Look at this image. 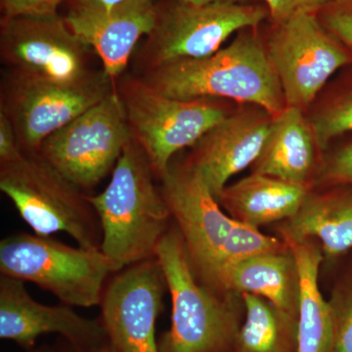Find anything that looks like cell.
Masks as SVG:
<instances>
[{
  "mask_svg": "<svg viewBox=\"0 0 352 352\" xmlns=\"http://www.w3.org/2000/svg\"><path fill=\"white\" fill-rule=\"evenodd\" d=\"M155 179L149 160L131 138L106 189L97 195L87 194L100 220L101 252L115 273L156 258L157 245L170 230L173 217Z\"/></svg>",
  "mask_w": 352,
  "mask_h": 352,
  "instance_id": "cell-1",
  "label": "cell"
},
{
  "mask_svg": "<svg viewBox=\"0 0 352 352\" xmlns=\"http://www.w3.org/2000/svg\"><path fill=\"white\" fill-rule=\"evenodd\" d=\"M139 76L171 98L232 99L273 117L287 107L267 47L254 32H243L210 56L173 62Z\"/></svg>",
  "mask_w": 352,
  "mask_h": 352,
  "instance_id": "cell-2",
  "label": "cell"
},
{
  "mask_svg": "<svg viewBox=\"0 0 352 352\" xmlns=\"http://www.w3.org/2000/svg\"><path fill=\"white\" fill-rule=\"evenodd\" d=\"M0 190L34 234L65 232L85 250H101L100 220L87 194L38 153L0 164Z\"/></svg>",
  "mask_w": 352,
  "mask_h": 352,
  "instance_id": "cell-3",
  "label": "cell"
},
{
  "mask_svg": "<svg viewBox=\"0 0 352 352\" xmlns=\"http://www.w3.org/2000/svg\"><path fill=\"white\" fill-rule=\"evenodd\" d=\"M156 258L173 303L170 328L160 352H226L234 347L240 331L235 312L197 277L177 228L164 236Z\"/></svg>",
  "mask_w": 352,
  "mask_h": 352,
  "instance_id": "cell-4",
  "label": "cell"
},
{
  "mask_svg": "<svg viewBox=\"0 0 352 352\" xmlns=\"http://www.w3.org/2000/svg\"><path fill=\"white\" fill-rule=\"evenodd\" d=\"M132 140L149 160L157 180L168 173L176 153L194 147L228 113L210 98H171L140 76L116 82Z\"/></svg>",
  "mask_w": 352,
  "mask_h": 352,
  "instance_id": "cell-5",
  "label": "cell"
},
{
  "mask_svg": "<svg viewBox=\"0 0 352 352\" xmlns=\"http://www.w3.org/2000/svg\"><path fill=\"white\" fill-rule=\"evenodd\" d=\"M0 272L36 285L63 305L89 308L100 305L106 280L115 271L101 250L20 232L0 242Z\"/></svg>",
  "mask_w": 352,
  "mask_h": 352,
  "instance_id": "cell-6",
  "label": "cell"
},
{
  "mask_svg": "<svg viewBox=\"0 0 352 352\" xmlns=\"http://www.w3.org/2000/svg\"><path fill=\"white\" fill-rule=\"evenodd\" d=\"M270 15L252 4L214 2L192 6L178 1L161 12L135 57L141 74L180 60L200 59L220 50L234 32L258 27Z\"/></svg>",
  "mask_w": 352,
  "mask_h": 352,
  "instance_id": "cell-7",
  "label": "cell"
},
{
  "mask_svg": "<svg viewBox=\"0 0 352 352\" xmlns=\"http://www.w3.org/2000/svg\"><path fill=\"white\" fill-rule=\"evenodd\" d=\"M115 89L116 82L103 69L80 83L44 82L6 71L0 87V112L13 124L22 151L34 154L48 136Z\"/></svg>",
  "mask_w": 352,
  "mask_h": 352,
  "instance_id": "cell-8",
  "label": "cell"
},
{
  "mask_svg": "<svg viewBox=\"0 0 352 352\" xmlns=\"http://www.w3.org/2000/svg\"><path fill=\"white\" fill-rule=\"evenodd\" d=\"M131 140L116 87L104 100L48 136L38 154L87 194L113 173Z\"/></svg>",
  "mask_w": 352,
  "mask_h": 352,
  "instance_id": "cell-9",
  "label": "cell"
},
{
  "mask_svg": "<svg viewBox=\"0 0 352 352\" xmlns=\"http://www.w3.org/2000/svg\"><path fill=\"white\" fill-rule=\"evenodd\" d=\"M160 182L197 277L214 293L221 292L224 252L236 219L224 214L200 173L188 163H171Z\"/></svg>",
  "mask_w": 352,
  "mask_h": 352,
  "instance_id": "cell-10",
  "label": "cell"
},
{
  "mask_svg": "<svg viewBox=\"0 0 352 352\" xmlns=\"http://www.w3.org/2000/svg\"><path fill=\"white\" fill-rule=\"evenodd\" d=\"M92 48L65 18H2L0 58L7 71L59 83H80L100 69L90 67Z\"/></svg>",
  "mask_w": 352,
  "mask_h": 352,
  "instance_id": "cell-11",
  "label": "cell"
},
{
  "mask_svg": "<svg viewBox=\"0 0 352 352\" xmlns=\"http://www.w3.org/2000/svg\"><path fill=\"white\" fill-rule=\"evenodd\" d=\"M276 25L266 46L268 54L286 105L302 110L349 58L314 13L296 14Z\"/></svg>",
  "mask_w": 352,
  "mask_h": 352,
  "instance_id": "cell-12",
  "label": "cell"
},
{
  "mask_svg": "<svg viewBox=\"0 0 352 352\" xmlns=\"http://www.w3.org/2000/svg\"><path fill=\"white\" fill-rule=\"evenodd\" d=\"M104 289L102 324L113 352H160L157 316L166 288L156 258L115 273Z\"/></svg>",
  "mask_w": 352,
  "mask_h": 352,
  "instance_id": "cell-13",
  "label": "cell"
},
{
  "mask_svg": "<svg viewBox=\"0 0 352 352\" xmlns=\"http://www.w3.org/2000/svg\"><path fill=\"white\" fill-rule=\"evenodd\" d=\"M58 333L82 352L108 344L102 321L76 314L69 305H45L34 300L25 282L0 276V338L31 349L41 335Z\"/></svg>",
  "mask_w": 352,
  "mask_h": 352,
  "instance_id": "cell-14",
  "label": "cell"
},
{
  "mask_svg": "<svg viewBox=\"0 0 352 352\" xmlns=\"http://www.w3.org/2000/svg\"><path fill=\"white\" fill-rule=\"evenodd\" d=\"M159 13L157 0H124L102 10L71 9L65 21L92 48L102 69L117 82L138 41L156 27Z\"/></svg>",
  "mask_w": 352,
  "mask_h": 352,
  "instance_id": "cell-15",
  "label": "cell"
},
{
  "mask_svg": "<svg viewBox=\"0 0 352 352\" xmlns=\"http://www.w3.org/2000/svg\"><path fill=\"white\" fill-rule=\"evenodd\" d=\"M272 119L261 108L228 115L192 147L187 163L200 173L215 198L232 176L258 160Z\"/></svg>",
  "mask_w": 352,
  "mask_h": 352,
  "instance_id": "cell-16",
  "label": "cell"
},
{
  "mask_svg": "<svg viewBox=\"0 0 352 352\" xmlns=\"http://www.w3.org/2000/svg\"><path fill=\"white\" fill-rule=\"evenodd\" d=\"M308 197L307 184L254 173L228 185L217 197L232 219L256 227L295 217Z\"/></svg>",
  "mask_w": 352,
  "mask_h": 352,
  "instance_id": "cell-17",
  "label": "cell"
},
{
  "mask_svg": "<svg viewBox=\"0 0 352 352\" xmlns=\"http://www.w3.org/2000/svg\"><path fill=\"white\" fill-rule=\"evenodd\" d=\"M316 144L302 109L286 108L274 116L254 173L285 182L307 184L314 164Z\"/></svg>",
  "mask_w": 352,
  "mask_h": 352,
  "instance_id": "cell-18",
  "label": "cell"
},
{
  "mask_svg": "<svg viewBox=\"0 0 352 352\" xmlns=\"http://www.w3.org/2000/svg\"><path fill=\"white\" fill-rule=\"evenodd\" d=\"M285 238L296 259L298 273L296 352H330L332 308L330 302L324 300L318 285L322 252L309 239Z\"/></svg>",
  "mask_w": 352,
  "mask_h": 352,
  "instance_id": "cell-19",
  "label": "cell"
},
{
  "mask_svg": "<svg viewBox=\"0 0 352 352\" xmlns=\"http://www.w3.org/2000/svg\"><path fill=\"white\" fill-rule=\"evenodd\" d=\"M227 291L261 296L298 317V273L291 250L265 252L234 264L224 279L223 292Z\"/></svg>",
  "mask_w": 352,
  "mask_h": 352,
  "instance_id": "cell-20",
  "label": "cell"
},
{
  "mask_svg": "<svg viewBox=\"0 0 352 352\" xmlns=\"http://www.w3.org/2000/svg\"><path fill=\"white\" fill-rule=\"evenodd\" d=\"M285 237L317 238L329 256L352 249V198L309 196L289 219Z\"/></svg>",
  "mask_w": 352,
  "mask_h": 352,
  "instance_id": "cell-21",
  "label": "cell"
},
{
  "mask_svg": "<svg viewBox=\"0 0 352 352\" xmlns=\"http://www.w3.org/2000/svg\"><path fill=\"white\" fill-rule=\"evenodd\" d=\"M245 319L236 340L235 352L296 351L298 317L282 311L261 296L242 294Z\"/></svg>",
  "mask_w": 352,
  "mask_h": 352,
  "instance_id": "cell-22",
  "label": "cell"
},
{
  "mask_svg": "<svg viewBox=\"0 0 352 352\" xmlns=\"http://www.w3.org/2000/svg\"><path fill=\"white\" fill-rule=\"evenodd\" d=\"M316 144L324 149L333 138L352 131V97L333 104L310 122Z\"/></svg>",
  "mask_w": 352,
  "mask_h": 352,
  "instance_id": "cell-23",
  "label": "cell"
},
{
  "mask_svg": "<svg viewBox=\"0 0 352 352\" xmlns=\"http://www.w3.org/2000/svg\"><path fill=\"white\" fill-rule=\"evenodd\" d=\"M333 340L330 352H352V289L340 300L330 302Z\"/></svg>",
  "mask_w": 352,
  "mask_h": 352,
  "instance_id": "cell-24",
  "label": "cell"
},
{
  "mask_svg": "<svg viewBox=\"0 0 352 352\" xmlns=\"http://www.w3.org/2000/svg\"><path fill=\"white\" fill-rule=\"evenodd\" d=\"M67 0H0L3 18L51 17Z\"/></svg>",
  "mask_w": 352,
  "mask_h": 352,
  "instance_id": "cell-25",
  "label": "cell"
},
{
  "mask_svg": "<svg viewBox=\"0 0 352 352\" xmlns=\"http://www.w3.org/2000/svg\"><path fill=\"white\" fill-rule=\"evenodd\" d=\"M340 1V0H265V3L275 24H279L296 14H315L317 11L335 6Z\"/></svg>",
  "mask_w": 352,
  "mask_h": 352,
  "instance_id": "cell-26",
  "label": "cell"
},
{
  "mask_svg": "<svg viewBox=\"0 0 352 352\" xmlns=\"http://www.w3.org/2000/svg\"><path fill=\"white\" fill-rule=\"evenodd\" d=\"M323 25L336 38L352 47V6L337 3L329 7L323 16Z\"/></svg>",
  "mask_w": 352,
  "mask_h": 352,
  "instance_id": "cell-27",
  "label": "cell"
},
{
  "mask_svg": "<svg viewBox=\"0 0 352 352\" xmlns=\"http://www.w3.org/2000/svg\"><path fill=\"white\" fill-rule=\"evenodd\" d=\"M23 154L13 124L6 113L0 112V164L14 161Z\"/></svg>",
  "mask_w": 352,
  "mask_h": 352,
  "instance_id": "cell-28",
  "label": "cell"
},
{
  "mask_svg": "<svg viewBox=\"0 0 352 352\" xmlns=\"http://www.w3.org/2000/svg\"><path fill=\"white\" fill-rule=\"evenodd\" d=\"M326 180L333 183H352V144L338 153L325 171Z\"/></svg>",
  "mask_w": 352,
  "mask_h": 352,
  "instance_id": "cell-29",
  "label": "cell"
},
{
  "mask_svg": "<svg viewBox=\"0 0 352 352\" xmlns=\"http://www.w3.org/2000/svg\"><path fill=\"white\" fill-rule=\"evenodd\" d=\"M124 0H71V9H92L102 10L111 8Z\"/></svg>",
  "mask_w": 352,
  "mask_h": 352,
  "instance_id": "cell-30",
  "label": "cell"
},
{
  "mask_svg": "<svg viewBox=\"0 0 352 352\" xmlns=\"http://www.w3.org/2000/svg\"><path fill=\"white\" fill-rule=\"evenodd\" d=\"M184 4L192 6H204V4L214 3V2H233V3H242L243 0H178Z\"/></svg>",
  "mask_w": 352,
  "mask_h": 352,
  "instance_id": "cell-31",
  "label": "cell"
},
{
  "mask_svg": "<svg viewBox=\"0 0 352 352\" xmlns=\"http://www.w3.org/2000/svg\"><path fill=\"white\" fill-rule=\"evenodd\" d=\"M95 352H113L111 346H109V344H106L105 346L100 347V349H97Z\"/></svg>",
  "mask_w": 352,
  "mask_h": 352,
  "instance_id": "cell-32",
  "label": "cell"
},
{
  "mask_svg": "<svg viewBox=\"0 0 352 352\" xmlns=\"http://www.w3.org/2000/svg\"><path fill=\"white\" fill-rule=\"evenodd\" d=\"M339 3L349 4V6H352V0H340Z\"/></svg>",
  "mask_w": 352,
  "mask_h": 352,
  "instance_id": "cell-33",
  "label": "cell"
},
{
  "mask_svg": "<svg viewBox=\"0 0 352 352\" xmlns=\"http://www.w3.org/2000/svg\"><path fill=\"white\" fill-rule=\"evenodd\" d=\"M72 352H82V351H78V349H76L75 347H73V351H72Z\"/></svg>",
  "mask_w": 352,
  "mask_h": 352,
  "instance_id": "cell-34",
  "label": "cell"
}]
</instances>
